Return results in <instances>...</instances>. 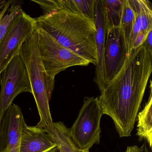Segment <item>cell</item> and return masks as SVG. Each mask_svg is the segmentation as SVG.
<instances>
[{
  "instance_id": "1",
  "label": "cell",
  "mask_w": 152,
  "mask_h": 152,
  "mask_svg": "<svg viewBox=\"0 0 152 152\" xmlns=\"http://www.w3.org/2000/svg\"><path fill=\"white\" fill-rule=\"evenodd\" d=\"M152 72V53L142 44L132 48L121 70L104 85L98 98L104 114L120 137H130Z\"/></svg>"
},
{
  "instance_id": "2",
  "label": "cell",
  "mask_w": 152,
  "mask_h": 152,
  "mask_svg": "<svg viewBox=\"0 0 152 152\" xmlns=\"http://www.w3.org/2000/svg\"><path fill=\"white\" fill-rule=\"evenodd\" d=\"M36 26L96 66L95 23L80 14L62 10L35 18Z\"/></svg>"
},
{
  "instance_id": "3",
  "label": "cell",
  "mask_w": 152,
  "mask_h": 152,
  "mask_svg": "<svg viewBox=\"0 0 152 152\" xmlns=\"http://www.w3.org/2000/svg\"><path fill=\"white\" fill-rule=\"evenodd\" d=\"M27 71L39 115L37 126L45 129L53 124L49 101L55 87V79L45 71L39 50L35 30L23 43L19 54Z\"/></svg>"
},
{
  "instance_id": "4",
  "label": "cell",
  "mask_w": 152,
  "mask_h": 152,
  "mask_svg": "<svg viewBox=\"0 0 152 152\" xmlns=\"http://www.w3.org/2000/svg\"><path fill=\"white\" fill-rule=\"evenodd\" d=\"M103 113L98 97H85L73 124L68 129L73 143L80 150H89L100 141V120Z\"/></svg>"
},
{
  "instance_id": "5",
  "label": "cell",
  "mask_w": 152,
  "mask_h": 152,
  "mask_svg": "<svg viewBox=\"0 0 152 152\" xmlns=\"http://www.w3.org/2000/svg\"><path fill=\"white\" fill-rule=\"evenodd\" d=\"M39 50L47 74L55 79L59 73L76 66H85L90 63L72 50L60 44L41 28L35 29Z\"/></svg>"
},
{
  "instance_id": "6",
  "label": "cell",
  "mask_w": 152,
  "mask_h": 152,
  "mask_svg": "<svg viewBox=\"0 0 152 152\" xmlns=\"http://www.w3.org/2000/svg\"><path fill=\"white\" fill-rule=\"evenodd\" d=\"M36 28L35 18L23 10L10 25L0 42V77Z\"/></svg>"
},
{
  "instance_id": "7",
  "label": "cell",
  "mask_w": 152,
  "mask_h": 152,
  "mask_svg": "<svg viewBox=\"0 0 152 152\" xmlns=\"http://www.w3.org/2000/svg\"><path fill=\"white\" fill-rule=\"evenodd\" d=\"M0 121L13 100L19 94L32 93L27 71L21 58L16 56L0 77Z\"/></svg>"
},
{
  "instance_id": "8",
  "label": "cell",
  "mask_w": 152,
  "mask_h": 152,
  "mask_svg": "<svg viewBox=\"0 0 152 152\" xmlns=\"http://www.w3.org/2000/svg\"><path fill=\"white\" fill-rule=\"evenodd\" d=\"M129 52V47L121 26L106 30L103 55L105 84L111 81L121 70Z\"/></svg>"
},
{
  "instance_id": "9",
  "label": "cell",
  "mask_w": 152,
  "mask_h": 152,
  "mask_svg": "<svg viewBox=\"0 0 152 152\" xmlns=\"http://www.w3.org/2000/svg\"><path fill=\"white\" fill-rule=\"evenodd\" d=\"M26 123L22 109L13 103L0 121V152H20L21 134Z\"/></svg>"
},
{
  "instance_id": "10",
  "label": "cell",
  "mask_w": 152,
  "mask_h": 152,
  "mask_svg": "<svg viewBox=\"0 0 152 152\" xmlns=\"http://www.w3.org/2000/svg\"><path fill=\"white\" fill-rule=\"evenodd\" d=\"M94 23L96 30L95 42L97 58V64L95 68L94 81L100 91L105 84L103 73V55L106 32L105 17L101 0H95Z\"/></svg>"
},
{
  "instance_id": "11",
  "label": "cell",
  "mask_w": 152,
  "mask_h": 152,
  "mask_svg": "<svg viewBox=\"0 0 152 152\" xmlns=\"http://www.w3.org/2000/svg\"><path fill=\"white\" fill-rule=\"evenodd\" d=\"M57 147L45 129L37 126L23 127L20 152H50Z\"/></svg>"
},
{
  "instance_id": "12",
  "label": "cell",
  "mask_w": 152,
  "mask_h": 152,
  "mask_svg": "<svg viewBox=\"0 0 152 152\" xmlns=\"http://www.w3.org/2000/svg\"><path fill=\"white\" fill-rule=\"evenodd\" d=\"M134 15V22L129 45V50L133 47L140 33L147 34L152 30L151 3L146 0H129Z\"/></svg>"
},
{
  "instance_id": "13",
  "label": "cell",
  "mask_w": 152,
  "mask_h": 152,
  "mask_svg": "<svg viewBox=\"0 0 152 152\" xmlns=\"http://www.w3.org/2000/svg\"><path fill=\"white\" fill-rule=\"evenodd\" d=\"M150 93L148 100L141 112L137 115V134L139 140H145L151 148L152 144V82L150 80Z\"/></svg>"
},
{
  "instance_id": "14",
  "label": "cell",
  "mask_w": 152,
  "mask_h": 152,
  "mask_svg": "<svg viewBox=\"0 0 152 152\" xmlns=\"http://www.w3.org/2000/svg\"><path fill=\"white\" fill-rule=\"evenodd\" d=\"M61 152H80L69 135L68 129L62 122H53L44 129Z\"/></svg>"
},
{
  "instance_id": "15",
  "label": "cell",
  "mask_w": 152,
  "mask_h": 152,
  "mask_svg": "<svg viewBox=\"0 0 152 152\" xmlns=\"http://www.w3.org/2000/svg\"><path fill=\"white\" fill-rule=\"evenodd\" d=\"M104 12L106 30L120 27L124 0H101Z\"/></svg>"
},
{
  "instance_id": "16",
  "label": "cell",
  "mask_w": 152,
  "mask_h": 152,
  "mask_svg": "<svg viewBox=\"0 0 152 152\" xmlns=\"http://www.w3.org/2000/svg\"><path fill=\"white\" fill-rule=\"evenodd\" d=\"M16 1H8L4 8H0V42L12 21L23 10Z\"/></svg>"
},
{
  "instance_id": "17",
  "label": "cell",
  "mask_w": 152,
  "mask_h": 152,
  "mask_svg": "<svg viewBox=\"0 0 152 152\" xmlns=\"http://www.w3.org/2000/svg\"><path fill=\"white\" fill-rule=\"evenodd\" d=\"M95 0H69V11L95 22Z\"/></svg>"
},
{
  "instance_id": "18",
  "label": "cell",
  "mask_w": 152,
  "mask_h": 152,
  "mask_svg": "<svg viewBox=\"0 0 152 152\" xmlns=\"http://www.w3.org/2000/svg\"><path fill=\"white\" fill-rule=\"evenodd\" d=\"M134 22V13L129 3V0H124L120 26L123 32L129 49Z\"/></svg>"
},
{
  "instance_id": "19",
  "label": "cell",
  "mask_w": 152,
  "mask_h": 152,
  "mask_svg": "<svg viewBox=\"0 0 152 152\" xmlns=\"http://www.w3.org/2000/svg\"><path fill=\"white\" fill-rule=\"evenodd\" d=\"M38 4L43 11V15H48L62 10L61 0H32Z\"/></svg>"
},
{
  "instance_id": "20",
  "label": "cell",
  "mask_w": 152,
  "mask_h": 152,
  "mask_svg": "<svg viewBox=\"0 0 152 152\" xmlns=\"http://www.w3.org/2000/svg\"><path fill=\"white\" fill-rule=\"evenodd\" d=\"M147 34H145L144 33H140L136 37L132 48H137L143 44Z\"/></svg>"
},
{
  "instance_id": "21",
  "label": "cell",
  "mask_w": 152,
  "mask_h": 152,
  "mask_svg": "<svg viewBox=\"0 0 152 152\" xmlns=\"http://www.w3.org/2000/svg\"><path fill=\"white\" fill-rule=\"evenodd\" d=\"M143 44L147 48L149 52L152 53V30H150Z\"/></svg>"
},
{
  "instance_id": "22",
  "label": "cell",
  "mask_w": 152,
  "mask_h": 152,
  "mask_svg": "<svg viewBox=\"0 0 152 152\" xmlns=\"http://www.w3.org/2000/svg\"><path fill=\"white\" fill-rule=\"evenodd\" d=\"M125 152H140V148L136 145L128 146Z\"/></svg>"
},
{
  "instance_id": "23",
  "label": "cell",
  "mask_w": 152,
  "mask_h": 152,
  "mask_svg": "<svg viewBox=\"0 0 152 152\" xmlns=\"http://www.w3.org/2000/svg\"><path fill=\"white\" fill-rule=\"evenodd\" d=\"M147 142L145 141L140 148V152H149L148 148L146 144Z\"/></svg>"
},
{
  "instance_id": "24",
  "label": "cell",
  "mask_w": 152,
  "mask_h": 152,
  "mask_svg": "<svg viewBox=\"0 0 152 152\" xmlns=\"http://www.w3.org/2000/svg\"><path fill=\"white\" fill-rule=\"evenodd\" d=\"M7 1H8L0 0V8H4Z\"/></svg>"
},
{
  "instance_id": "25",
  "label": "cell",
  "mask_w": 152,
  "mask_h": 152,
  "mask_svg": "<svg viewBox=\"0 0 152 152\" xmlns=\"http://www.w3.org/2000/svg\"><path fill=\"white\" fill-rule=\"evenodd\" d=\"M50 152H61L60 151V150H59V149H58V147H56V148H53V149H52V150H51V151H50Z\"/></svg>"
},
{
  "instance_id": "26",
  "label": "cell",
  "mask_w": 152,
  "mask_h": 152,
  "mask_svg": "<svg viewBox=\"0 0 152 152\" xmlns=\"http://www.w3.org/2000/svg\"><path fill=\"white\" fill-rule=\"evenodd\" d=\"M80 152H89V150H80Z\"/></svg>"
}]
</instances>
